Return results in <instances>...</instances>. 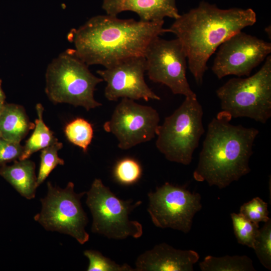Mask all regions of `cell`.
Returning <instances> with one entry per match:
<instances>
[{"mask_svg": "<svg viewBox=\"0 0 271 271\" xmlns=\"http://www.w3.org/2000/svg\"><path fill=\"white\" fill-rule=\"evenodd\" d=\"M164 23V21L143 22L97 15L71 30L68 38L77 56L88 66L107 68L128 58L144 56L150 43L168 32Z\"/></svg>", "mask_w": 271, "mask_h": 271, "instance_id": "obj_1", "label": "cell"}, {"mask_svg": "<svg viewBox=\"0 0 271 271\" xmlns=\"http://www.w3.org/2000/svg\"><path fill=\"white\" fill-rule=\"evenodd\" d=\"M256 21V14L251 9H221L201 2L197 7L180 15L168 31L180 41L189 70L196 83L200 85L207 69V61L216 49Z\"/></svg>", "mask_w": 271, "mask_h": 271, "instance_id": "obj_2", "label": "cell"}, {"mask_svg": "<svg viewBox=\"0 0 271 271\" xmlns=\"http://www.w3.org/2000/svg\"><path fill=\"white\" fill-rule=\"evenodd\" d=\"M231 116L221 110L208 125L194 179L223 189L250 171L249 161L259 131L230 123Z\"/></svg>", "mask_w": 271, "mask_h": 271, "instance_id": "obj_3", "label": "cell"}, {"mask_svg": "<svg viewBox=\"0 0 271 271\" xmlns=\"http://www.w3.org/2000/svg\"><path fill=\"white\" fill-rule=\"evenodd\" d=\"M88 66L68 49L48 65L45 74V92L53 103L82 106L86 110L102 105L94 97L96 85L103 80L93 74Z\"/></svg>", "mask_w": 271, "mask_h": 271, "instance_id": "obj_4", "label": "cell"}, {"mask_svg": "<svg viewBox=\"0 0 271 271\" xmlns=\"http://www.w3.org/2000/svg\"><path fill=\"white\" fill-rule=\"evenodd\" d=\"M216 93L221 110L232 117H246L265 123L271 116V56L253 75L231 78Z\"/></svg>", "mask_w": 271, "mask_h": 271, "instance_id": "obj_5", "label": "cell"}, {"mask_svg": "<svg viewBox=\"0 0 271 271\" xmlns=\"http://www.w3.org/2000/svg\"><path fill=\"white\" fill-rule=\"evenodd\" d=\"M203 114L197 97H185L181 105L159 124L156 146L167 160L184 165L191 163L205 131Z\"/></svg>", "mask_w": 271, "mask_h": 271, "instance_id": "obj_6", "label": "cell"}, {"mask_svg": "<svg viewBox=\"0 0 271 271\" xmlns=\"http://www.w3.org/2000/svg\"><path fill=\"white\" fill-rule=\"evenodd\" d=\"M86 203L93 217L91 231L109 239H123L129 236L140 238L143 226L130 220L129 213L142 203L118 198L100 179H95L86 193Z\"/></svg>", "mask_w": 271, "mask_h": 271, "instance_id": "obj_7", "label": "cell"}, {"mask_svg": "<svg viewBox=\"0 0 271 271\" xmlns=\"http://www.w3.org/2000/svg\"><path fill=\"white\" fill-rule=\"evenodd\" d=\"M47 187L46 196L41 199V210L34 216L35 221L47 230L69 235L81 244L86 243L89 238L85 230L88 219L80 202L86 192L76 193L71 182L64 189L53 186L50 182Z\"/></svg>", "mask_w": 271, "mask_h": 271, "instance_id": "obj_8", "label": "cell"}, {"mask_svg": "<svg viewBox=\"0 0 271 271\" xmlns=\"http://www.w3.org/2000/svg\"><path fill=\"white\" fill-rule=\"evenodd\" d=\"M147 210L153 224L161 228H170L188 233L195 214L202 208L201 197L185 187L165 183L148 194Z\"/></svg>", "mask_w": 271, "mask_h": 271, "instance_id": "obj_9", "label": "cell"}, {"mask_svg": "<svg viewBox=\"0 0 271 271\" xmlns=\"http://www.w3.org/2000/svg\"><path fill=\"white\" fill-rule=\"evenodd\" d=\"M149 79L168 86L174 94L197 97L186 77L187 56L178 38L167 40L160 36L149 44L144 54Z\"/></svg>", "mask_w": 271, "mask_h": 271, "instance_id": "obj_10", "label": "cell"}, {"mask_svg": "<svg viewBox=\"0 0 271 271\" xmlns=\"http://www.w3.org/2000/svg\"><path fill=\"white\" fill-rule=\"evenodd\" d=\"M159 121V113L152 106L122 98L103 129L115 137L119 149L126 150L154 138Z\"/></svg>", "mask_w": 271, "mask_h": 271, "instance_id": "obj_11", "label": "cell"}, {"mask_svg": "<svg viewBox=\"0 0 271 271\" xmlns=\"http://www.w3.org/2000/svg\"><path fill=\"white\" fill-rule=\"evenodd\" d=\"M270 52V43L240 31L219 46L212 71L218 79L249 76Z\"/></svg>", "mask_w": 271, "mask_h": 271, "instance_id": "obj_12", "label": "cell"}, {"mask_svg": "<svg viewBox=\"0 0 271 271\" xmlns=\"http://www.w3.org/2000/svg\"><path fill=\"white\" fill-rule=\"evenodd\" d=\"M146 62L144 56H135L122 60L97 73L106 83L104 95L109 101L126 98L160 100L161 98L147 84L144 74Z\"/></svg>", "mask_w": 271, "mask_h": 271, "instance_id": "obj_13", "label": "cell"}, {"mask_svg": "<svg viewBox=\"0 0 271 271\" xmlns=\"http://www.w3.org/2000/svg\"><path fill=\"white\" fill-rule=\"evenodd\" d=\"M199 259L193 250L176 249L162 243L140 255L136 261V271H193Z\"/></svg>", "mask_w": 271, "mask_h": 271, "instance_id": "obj_14", "label": "cell"}, {"mask_svg": "<svg viewBox=\"0 0 271 271\" xmlns=\"http://www.w3.org/2000/svg\"><path fill=\"white\" fill-rule=\"evenodd\" d=\"M102 8L107 15L116 16L124 11L136 13L143 22L175 20L180 16L176 0H102Z\"/></svg>", "mask_w": 271, "mask_h": 271, "instance_id": "obj_15", "label": "cell"}, {"mask_svg": "<svg viewBox=\"0 0 271 271\" xmlns=\"http://www.w3.org/2000/svg\"><path fill=\"white\" fill-rule=\"evenodd\" d=\"M0 175L11 184L23 197L32 199L35 197L37 177L35 163L28 159L15 161L11 166L3 165Z\"/></svg>", "mask_w": 271, "mask_h": 271, "instance_id": "obj_16", "label": "cell"}, {"mask_svg": "<svg viewBox=\"0 0 271 271\" xmlns=\"http://www.w3.org/2000/svg\"><path fill=\"white\" fill-rule=\"evenodd\" d=\"M34 127L35 123L30 121L22 106L5 103L0 115L1 138L20 143Z\"/></svg>", "mask_w": 271, "mask_h": 271, "instance_id": "obj_17", "label": "cell"}, {"mask_svg": "<svg viewBox=\"0 0 271 271\" xmlns=\"http://www.w3.org/2000/svg\"><path fill=\"white\" fill-rule=\"evenodd\" d=\"M38 118L35 120L34 130L23 146L19 160L28 159L34 153L52 145L58 141L54 133L45 124L43 118L44 108L38 103L36 106Z\"/></svg>", "mask_w": 271, "mask_h": 271, "instance_id": "obj_18", "label": "cell"}, {"mask_svg": "<svg viewBox=\"0 0 271 271\" xmlns=\"http://www.w3.org/2000/svg\"><path fill=\"white\" fill-rule=\"evenodd\" d=\"M202 271H254L251 259L246 255L206 256L199 263Z\"/></svg>", "mask_w": 271, "mask_h": 271, "instance_id": "obj_19", "label": "cell"}, {"mask_svg": "<svg viewBox=\"0 0 271 271\" xmlns=\"http://www.w3.org/2000/svg\"><path fill=\"white\" fill-rule=\"evenodd\" d=\"M65 133L70 142L86 152L93 136L92 125L84 118H77L68 123Z\"/></svg>", "mask_w": 271, "mask_h": 271, "instance_id": "obj_20", "label": "cell"}, {"mask_svg": "<svg viewBox=\"0 0 271 271\" xmlns=\"http://www.w3.org/2000/svg\"><path fill=\"white\" fill-rule=\"evenodd\" d=\"M231 218L237 242L253 248L259 229L258 224L251 222L240 213H232Z\"/></svg>", "mask_w": 271, "mask_h": 271, "instance_id": "obj_21", "label": "cell"}, {"mask_svg": "<svg viewBox=\"0 0 271 271\" xmlns=\"http://www.w3.org/2000/svg\"><path fill=\"white\" fill-rule=\"evenodd\" d=\"M63 147L58 141L42 149L41 153L40 166L37 180V185H41L57 165H63L64 161L60 158L58 152Z\"/></svg>", "mask_w": 271, "mask_h": 271, "instance_id": "obj_22", "label": "cell"}, {"mask_svg": "<svg viewBox=\"0 0 271 271\" xmlns=\"http://www.w3.org/2000/svg\"><path fill=\"white\" fill-rule=\"evenodd\" d=\"M259 229L253 249L261 264L271 269V219Z\"/></svg>", "mask_w": 271, "mask_h": 271, "instance_id": "obj_23", "label": "cell"}, {"mask_svg": "<svg viewBox=\"0 0 271 271\" xmlns=\"http://www.w3.org/2000/svg\"><path fill=\"white\" fill-rule=\"evenodd\" d=\"M142 170L140 164L135 160L126 158L119 161L115 166L113 175L120 184L130 185L141 178Z\"/></svg>", "mask_w": 271, "mask_h": 271, "instance_id": "obj_24", "label": "cell"}, {"mask_svg": "<svg viewBox=\"0 0 271 271\" xmlns=\"http://www.w3.org/2000/svg\"><path fill=\"white\" fill-rule=\"evenodd\" d=\"M84 255L89 263L88 271H135L136 269L126 263L119 264L103 255L101 252L94 250H86Z\"/></svg>", "mask_w": 271, "mask_h": 271, "instance_id": "obj_25", "label": "cell"}, {"mask_svg": "<svg viewBox=\"0 0 271 271\" xmlns=\"http://www.w3.org/2000/svg\"><path fill=\"white\" fill-rule=\"evenodd\" d=\"M267 206L266 202L260 198L256 197L242 205L239 213L255 223L265 222L270 219Z\"/></svg>", "mask_w": 271, "mask_h": 271, "instance_id": "obj_26", "label": "cell"}, {"mask_svg": "<svg viewBox=\"0 0 271 271\" xmlns=\"http://www.w3.org/2000/svg\"><path fill=\"white\" fill-rule=\"evenodd\" d=\"M23 150L20 143L10 142L0 138V166L19 159Z\"/></svg>", "mask_w": 271, "mask_h": 271, "instance_id": "obj_27", "label": "cell"}, {"mask_svg": "<svg viewBox=\"0 0 271 271\" xmlns=\"http://www.w3.org/2000/svg\"><path fill=\"white\" fill-rule=\"evenodd\" d=\"M5 99V95L2 89L0 81V101L4 102Z\"/></svg>", "mask_w": 271, "mask_h": 271, "instance_id": "obj_28", "label": "cell"}, {"mask_svg": "<svg viewBox=\"0 0 271 271\" xmlns=\"http://www.w3.org/2000/svg\"><path fill=\"white\" fill-rule=\"evenodd\" d=\"M5 103L4 102L0 101V115L2 112Z\"/></svg>", "mask_w": 271, "mask_h": 271, "instance_id": "obj_29", "label": "cell"}, {"mask_svg": "<svg viewBox=\"0 0 271 271\" xmlns=\"http://www.w3.org/2000/svg\"><path fill=\"white\" fill-rule=\"evenodd\" d=\"M265 31L266 32V33L268 35H270V34L269 33V32H270V26H269L268 27H267L265 29Z\"/></svg>", "mask_w": 271, "mask_h": 271, "instance_id": "obj_30", "label": "cell"}, {"mask_svg": "<svg viewBox=\"0 0 271 271\" xmlns=\"http://www.w3.org/2000/svg\"><path fill=\"white\" fill-rule=\"evenodd\" d=\"M1 138V137H0Z\"/></svg>", "mask_w": 271, "mask_h": 271, "instance_id": "obj_31", "label": "cell"}]
</instances>
